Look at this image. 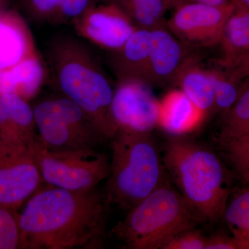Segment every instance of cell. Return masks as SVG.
Returning <instances> with one entry per match:
<instances>
[{
	"instance_id": "cell-1",
	"label": "cell",
	"mask_w": 249,
	"mask_h": 249,
	"mask_svg": "<svg viewBox=\"0 0 249 249\" xmlns=\"http://www.w3.org/2000/svg\"><path fill=\"white\" fill-rule=\"evenodd\" d=\"M42 186L19 213V249L102 248L107 206L105 196L96 189L78 192Z\"/></svg>"
},
{
	"instance_id": "cell-2",
	"label": "cell",
	"mask_w": 249,
	"mask_h": 249,
	"mask_svg": "<svg viewBox=\"0 0 249 249\" xmlns=\"http://www.w3.org/2000/svg\"><path fill=\"white\" fill-rule=\"evenodd\" d=\"M47 82L92 119L108 141L116 128L111 116L114 88L91 44L78 36L59 34L46 42Z\"/></svg>"
},
{
	"instance_id": "cell-3",
	"label": "cell",
	"mask_w": 249,
	"mask_h": 249,
	"mask_svg": "<svg viewBox=\"0 0 249 249\" xmlns=\"http://www.w3.org/2000/svg\"><path fill=\"white\" fill-rule=\"evenodd\" d=\"M163 160L178 191L205 221L223 218L231 191L227 168L213 151L173 136L167 142Z\"/></svg>"
},
{
	"instance_id": "cell-4",
	"label": "cell",
	"mask_w": 249,
	"mask_h": 249,
	"mask_svg": "<svg viewBox=\"0 0 249 249\" xmlns=\"http://www.w3.org/2000/svg\"><path fill=\"white\" fill-rule=\"evenodd\" d=\"M204 222L168 178L129 211L111 233L126 249H162L175 236L196 229Z\"/></svg>"
},
{
	"instance_id": "cell-5",
	"label": "cell",
	"mask_w": 249,
	"mask_h": 249,
	"mask_svg": "<svg viewBox=\"0 0 249 249\" xmlns=\"http://www.w3.org/2000/svg\"><path fill=\"white\" fill-rule=\"evenodd\" d=\"M110 141L105 198L107 205L129 211L164 182L166 169L151 133L118 129Z\"/></svg>"
},
{
	"instance_id": "cell-6",
	"label": "cell",
	"mask_w": 249,
	"mask_h": 249,
	"mask_svg": "<svg viewBox=\"0 0 249 249\" xmlns=\"http://www.w3.org/2000/svg\"><path fill=\"white\" fill-rule=\"evenodd\" d=\"M33 110L38 140L50 150L96 149L108 141L85 111L59 93L37 103Z\"/></svg>"
},
{
	"instance_id": "cell-7",
	"label": "cell",
	"mask_w": 249,
	"mask_h": 249,
	"mask_svg": "<svg viewBox=\"0 0 249 249\" xmlns=\"http://www.w3.org/2000/svg\"><path fill=\"white\" fill-rule=\"evenodd\" d=\"M44 183L71 191H89L107 179L110 162L96 149L53 150L38 137L29 145Z\"/></svg>"
},
{
	"instance_id": "cell-8",
	"label": "cell",
	"mask_w": 249,
	"mask_h": 249,
	"mask_svg": "<svg viewBox=\"0 0 249 249\" xmlns=\"http://www.w3.org/2000/svg\"><path fill=\"white\" fill-rule=\"evenodd\" d=\"M43 183L29 145L0 139V204L17 211Z\"/></svg>"
},
{
	"instance_id": "cell-9",
	"label": "cell",
	"mask_w": 249,
	"mask_h": 249,
	"mask_svg": "<svg viewBox=\"0 0 249 249\" xmlns=\"http://www.w3.org/2000/svg\"><path fill=\"white\" fill-rule=\"evenodd\" d=\"M160 112V101L150 85L139 80L117 81L111 106L116 132L151 133L158 125Z\"/></svg>"
},
{
	"instance_id": "cell-10",
	"label": "cell",
	"mask_w": 249,
	"mask_h": 249,
	"mask_svg": "<svg viewBox=\"0 0 249 249\" xmlns=\"http://www.w3.org/2000/svg\"><path fill=\"white\" fill-rule=\"evenodd\" d=\"M234 9L232 1L219 6L187 3L175 8L166 27L187 46H212L222 38Z\"/></svg>"
},
{
	"instance_id": "cell-11",
	"label": "cell",
	"mask_w": 249,
	"mask_h": 249,
	"mask_svg": "<svg viewBox=\"0 0 249 249\" xmlns=\"http://www.w3.org/2000/svg\"><path fill=\"white\" fill-rule=\"evenodd\" d=\"M70 24L76 36L106 52L120 48L137 29L124 11L109 1L93 5Z\"/></svg>"
},
{
	"instance_id": "cell-12",
	"label": "cell",
	"mask_w": 249,
	"mask_h": 249,
	"mask_svg": "<svg viewBox=\"0 0 249 249\" xmlns=\"http://www.w3.org/2000/svg\"><path fill=\"white\" fill-rule=\"evenodd\" d=\"M186 46L166 26L150 30L147 80L150 86L176 83L183 67L191 61Z\"/></svg>"
},
{
	"instance_id": "cell-13",
	"label": "cell",
	"mask_w": 249,
	"mask_h": 249,
	"mask_svg": "<svg viewBox=\"0 0 249 249\" xmlns=\"http://www.w3.org/2000/svg\"><path fill=\"white\" fill-rule=\"evenodd\" d=\"M150 41V30L137 29L120 48L107 52L108 65L117 81L139 80L148 84Z\"/></svg>"
},
{
	"instance_id": "cell-14",
	"label": "cell",
	"mask_w": 249,
	"mask_h": 249,
	"mask_svg": "<svg viewBox=\"0 0 249 249\" xmlns=\"http://www.w3.org/2000/svg\"><path fill=\"white\" fill-rule=\"evenodd\" d=\"M37 53L29 28L16 9H0V71Z\"/></svg>"
},
{
	"instance_id": "cell-15",
	"label": "cell",
	"mask_w": 249,
	"mask_h": 249,
	"mask_svg": "<svg viewBox=\"0 0 249 249\" xmlns=\"http://www.w3.org/2000/svg\"><path fill=\"white\" fill-rule=\"evenodd\" d=\"M38 137L33 107L16 93L0 95V139L30 145Z\"/></svg>"
},
{
	"instance_id": "cell-16",
	"label": "cell",
	"mask_w": 249,
	"mask_h": 249,
	"mask_svg": "<svg viewBox=\"0 0 249 249\" xmlns=\"http://www.w3.org/2000/svg\"><path fill=\"white\" fill-rule=\"evenodd\" d=\"M47 78L44 59L38 53L33 54L0 71V95L16 93L29 101L38 93Z\"/></svg>"
},
{
	"instance_id": "cell-17",
	"label": "cell",
	"mask_w": 249,
	"mask_h": 249,
	"mask_svg": "<svg viewBox=\"0 0 249 249\" xmlns=\"http://www.w3.org/2000/svg\"><path fill=\"white\" fill-rule=\"evenodd\" d=\"M206 114L181 89H173L160 101L158 125L168 133L179 137L197 129Z\"/></svg>"
},
{
	"instance_id": "cell-18",
	"label": "cell",
	"mask_w": 249,
	"mask_h": 249,
	"mask_svg": "<svg viewBox=\"0 0 249 249\" xmlns=\"http://www.w3.org/2000/svg\"><path fill=\"white\" fill-rule=\"evenodd\" d=\"M177 83L193 104L207 114L214 106L212 78L205 71L190 61L178 75Z\"/></svg>"
},
{
	"instance_id": "cell-19",
	"label": "cell",
	"mask_w": 249,
	"mask_h": 249,
	"mask_svg": "<svg viewBox=\"0 0 249 249\" xmlns=\"http://www.w3.org/2000/svg\"><path fill=\"white\" fill-rule=\"evenodd\" d=\"M114 3L129 18L137 29L152 30L164 25L163 19L168 0H106Z\"/></svg>"
},
{
	"instance_id": "cell-20",
	"label": "cell",
	"mask_w": 249,
	"mask_h": 249,
	"mask_svg": "<svg viewBox=\"0 0 249 249\" xmlns=\"http://www.w3.org/2000/svg\"><path fill=\"white\" fill-rule=\"evenodd\" d=\"M223 218L242 249H249V188L229 198Z\"/></svg>"
},
{
	"instance_id": "cell-21",
	"label": "cell",
	"mask_w": 249,
	"mask_h": 249,
	"mask_svg": "<svg viewBox=\"0 0 249 249\" xmlns=\"http://www.w3.org/2000/svg\"><path fill=\"white\" fill-rule=\"evenodd\" d=\"M249 134V88L232 106L223 125L219 140Z\"/></svg>"
},
{
	"instance_id": "cell-22",
	"label": "cell",
	"mask_w": 249,
	"mask_h": 249,
	"mask_svg": "<svg viewBox=\"0 0 249 249\" xmlns=\"http://www.w3.org/2000/svg\"><path fill=\"white\" fill-rule=\"evenodd\" d=\"M221 147L232 168L242 181L249 183V134L221 139Z\"/></svg>"
},
{
	"instance_id": "cell-23",
	"label": "cell",
	"mask_w": 249,
	"mask_h": 249,
	"mask_svg": "<svg viewBox=\"0 0 249 249\" xmlns=\"http://www.w3.org/2000/svg\"><path fill=\"white\" fill-rule=\"evenodd\" d=\"M62 0H19L18 11L36 24H55Z\"/></svg>"
},
{
	"instance_id": "cell-24",
	"label": "cell",
	"mask_w": 249,
	"mask_h": 249,
	"mask_svg": "<svg viewBox=\"0 0 249 249\" xmlns=\"http://www.w3.org/2000/svg\"><path fill=\"white\" fill-rule=\"evenodd\" d=\"M235 6L237 12H232L228 19L222 37L230 47L249 49V11Z\"/></svg>"
},
{
	"instance_id": "cell-25",
	"label": "cell",
	"mask_w": 249,
	"mask_h": 249,
	"mask_svg": "<svg viewBox=\"0 0 249 249\" xmlns=\"http://www.w3.org/2000/svg\"><path fill=\"white\" fill-rule=\"evenodd\" d=\"M19 213L0 204V249H19Z\"/></svg>"
},
{
	"instance_id": "cell-26",
	"label": "cell",
	"mask_w": 249,
	"mask_h": 249,
	"mask_svg": "<svg viewBox=\"0 0 249 249\" xmlns=\"http://www.w3.org/2000/svg\"><path fill=\"white\" fill-rule=\"evenodd\" d=\"M209 72L213 85L214 107L222 110L230 109L238 98L237 89L231 83L219 76L217 72Z\"/></svg>"
},
{
	"instance_id": "cell-27",
	"label": "cell",
	"mask_w": 249,
	"mask_h": 249,
	"mask_svg": "<svg viewBox=\"0 0 249 249\" xmlns=\"http://www.w3.org/2000/svg\"><path fill=\"white\" fill-rule=\"evenodd\" d=\"M106 0H62L55 24H70L93 5Z\"/></svg>"
},
{
	"instance_id": "cell-28",
	"label": "cell",
	"mask_w": 249,
	"mask_h": 249,
	"mask_svg": "<svg viewBox=\"0 0 249 249\" xmlns=\"http://www.w3.org/2000/svg\"><path fill=\"white\" fill-rule=\"evenodd\" d=\"M207 239L208 237L196 228L175 236L162 249H205Z\"/></svg>"
},
{
	"instance_id": "cell-29",
	"label": "cell",
	"mask_w": 249,
	"mask_h": 249,
	"mask_svg": "<svg viewBox=\"0 0 249 249\" xmlns=\"http://www.w3.org/2000/svg\"><path fill=\"white\" fill-rule=\"evenodd\" d=\"M205 249H242L232 236L215 235L208 237Z\"/></svg>"
},
{
	"instance_id": "cell-30",
	"label": "cell",
	"mask_w": 249,
	"mask_h": 249,
	"mask_svg": "<svg viewBox=\"0 0 249 249\" xmlns=\"http://www.w3.org/2000/svg\"><path fill=\"white\" fill-rule=\"evenodd\" d=\"M231 2V0H168V4L170 8H177L181 4H187V3H199L212 6H223Z\"/></svg>"
},
{
	"instance_id": "cell-31",
	"label": "cell",
	"mask_w": 249,
	"mask_h": 249,
	"mask_svg": "<svg viewBox=\"0 0 249 249\" xmlns=\"http://www.w3.org/2000/svg\"><path fill=\"white\" fill-rule=\"evenodd\" d=\"M231 1L236 6H241L249 11V0H231Z\"/></svg>"
},
{
	"instance_id": "cell-32",
	"label": "cell",
	"mask_w": 249,
	"mask_h": 249,
	"mask_svg": "<svg viewBox=\"0 0 249 249\" xmlns=\"http://www.w3.org/2000/svg\"><path fill=\"white\" fill-rule=\"evenodd\" d=\"M6 0H0V9H5Z\"/></svg>"
}]
</instances>
